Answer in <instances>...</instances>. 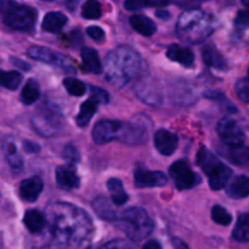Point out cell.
<instances>
[{"instance_id":"6da1fadb","label":"cell","mask_w":249,"mask_h":249,"mask_svg":"<svg viewBox=\"0 0 249 249\" xmlns=\"http://www.w3.org/2000/svg\"><path fill=\"white\" fill-rule=\"evenodd\" d=\"M51 243L56 249H75L91 238L92 221L84 211L71 203H53L49 207Z\"/></svg>"},{"instance_id":"7a4b0ae2","label":"cell","mask_w":249,"mask_h":249,"mask_svg":"<svg viewBox=\"0 0 249 249\" xmlns=\"http://www.w3.org/2000/svg\"><path fill=\"white\" fill-rule=\"evenodd\" d=\"M141 65L142 61L135 50L125 46L114 49L107 56V80L117 87H123L139 74Z\"/></svg>"},{"instance_id":"3957f363","label":"cell","mask_w":249,"mask_h":249,"mask_svg":"<svg viewBox=\"0 0 249 249\" xmlns=\"http://www.w3.org/2000/svg\"><path fill=\"white\" fill-rule=\"evenodd\" d=\"M216 28V19L213 15L198 9H189L182 12L177 24L180 38L189 43H201Z\"/></svg>"},{"instance_id":"277c9868","label":"cell","mask_w":249,"mask_h":249,"mask_svg":"<svg viewBox=\"0 0 249 249\" xmlns=\"http://www.w3.org/2000/svg\"><path fill=\"white\" fill-rule=\"evenodd\" d=\"M122 230L134 242L142 241L153 230V223L148 214L139 207H130L122 213L117 220Z\"/></svg>"},{"instance_id":"5b68a950","label":"cell","mask_w":249,"mask_h":249,"mask_svg":"<svg viewBox=\"0 0 249 249\" xmlns=\"http://www.w3.org/2000/svg\"><path fill=\"white\" fill-rule=\"evenodd\" d=\"M197 163L208 177L209 186L214 191L221 190L228 185L232 175V170L224 164L213 152L206 147H202L197 153Z\"/></svg>"},{"instance_id":"8992f818","label":"cell","mask_w":249,"mask_h":249,"mask_svg":"<svg viewBox=\"0 0 249 249\" xmlns=\"http://www.w3.org/2000/svg\"><path fill=\"white\" fill-rule=\"evenodd\" d=\"M0 15L4 23L15 31H31L36 19V12L33 7L15 1L0 2Z\"/></svg>"},{"instance_id":"52a82bcc","label":"cell","mask_w":249,"mask_h":249,"mask_svg":"<svg viewBox=\"0 0 249 249\" xmlns=\"http://www.w3.org/2000/svg\"><path fill=\"white\" fill-rule=\"evenodd\" d=\"M32 124L34 129L44 138H51L62 128L63 118L57 107L45 104L33 117Z\"/></svg>"},{"instance_id":"ba28073f","label":"cell","mask_w":249,"mask_h":249,"mask_svg":"<svg viewBox=\"0 0 249 249\" xmlns=\"http://www.w3.org/2000/svg\"><path fill=\"white\" fill-rule=\"evenodd\" d=\"M170 175L179 190H189L201 182V178L191 169L187 160H178L173 163L169 169Z\"/></svg>"},{"instance_id":"9c48e42d","label":"cell","mask_w":249,"mask_h":249,"mask_svg":"<svg viewBox=\"0 0 249 249\" xmlns=\"http://www.w3.org/2000/svg\"><path fill=\"white\" fill-rule=\"evenodd\" d=\"M146 121H148V119L145 116V118H134L129 123H123L119 140L126 145L131 146L141 145V143L146 142L148 138V126L145 124Z\"/></svg>"},{"instance_id":"30bf717a","label":"cell","mask_w":249,"mask_h":249,"mask_svg":"<svg viewBox=\"0 0 249 249\" xmlns=\"http://www.w3.org/2000/svg\"><path fill=\"white\" fill-rule=\"evenodd\" d=\"M219 136L225 146H240L245 142V133L231 118H223L216 126Z\"/></svg>"},{"instance_id":"8fae6325","label":"cell","mask_w":249,"mask_h":249,"mask_svg":"<svg viewBox=\"0 0 249 249\" xmlns=\"http://www.w3.org/2000/svg\"><path fill=\"white\" fill-rule=\"evenodd\" d=\"M123 123L117 121H100L92 129V140L97 145L111 142L112 140L119 139Z\"/></svg>"},{"instance_id":"7c38bea8","label":"cell","mask_w":249,"mask_h":249,"mask_svg":"<svg viewBox=\"0 0 249 249\" xmlns=\"http://www.w3.org/2000/svg\"><path fill=\"white\" fill-rule=\"evenodd\" d=\"M27 55L29 57L34 58V60L41 61L44 63H49V65L60 66V67H70L68 66V57H65L61 53H55V51L50 50L44 46H31L27 50Z\"/></svg>"},{"instance_id":"4fadbf2b","label":"cell","mask_w":249,"mask_h":249,"mask_svg":"<svg viewBox=\"0 0 249 249\" xmlns=\"http://www.w3.org/2000/svg\"><path fill=\"white\" fill-rule=\"evenodd\" d=\"M134 181L138 187H162L168 182L167 175L162 172H151L138 168L134 173Z\"/></svg>"},{"instance_id":"5bb4252c","label":"cell","mask_w":249,"mask_h":249,"mask_svg":"<svg viewBox=\"0 0 249 249\" xmlns=\"http://www.w3.org/2000/svg\"><path fill=\"white\" fill-rule=\"evenodd\" d=\"M179 139L175 134L165 129H160L155 134V146L158 152L164 156H170L177 151Z\"/></svg>"},{"instance_id":"9a60e30c","label":"cell","mask_w":249,"mask_h":249,"mask_svg":"<svg viewBox=\"0 0 249 249\" xmlns=\"http://www.w3.org/2000/svg\"><path fill=\"white\" fill-rule=\"evenodd\" d=\"M43 180L39 177H32L24 179L19 185V196L27 202H34L38 199L39 195L43 191Z\"/></svg>"},{"instance_id":"2e32d148","label":"cell","mask_w":249,"mask_h":249,"mask_svg":"<svg viewBox=\"0 0 249 249\" xmlns=\"http://www.w3.org/2000/svg\"><path fill=\"white\" fill-rule=\"evenodd\" d=\"M56 182L60 189L73 190L79 187L80 180L72 168L58 167L56 169Z\"/></svg>"},{"instance_id":"e0dca14e","label":"cell","mask_w":249,"mask_h":249,"mask_svg":"<svg viewBox=\"0 0 249 249\" xmlns=\"http://www.w3.org/2000/svg\"><path fill=\"white\" fill-rule=\"evenodd\" d=\"M167 56L174 62L180 63V65L185 66V67H191L195 63V55L189 48L186 46L178 45H170L167 50Z\"/></svg>"},{"instance_id":"ac0fdd59","label":"cell","mask_w":249,"mask_h":249,"mask_svg":"<svg viewBox=\"0 0 249 249\" xmlns=\"http://www.w3.org/2000/svg\"><path fill=\"white\" fill-rule=\"evenodd\" d=\"M229 197L235 199H242L249 196V178L246 175H238L233 178L232 181L226 189Z\"/></svg>"},{"instance_id":"d6986e66","label":"cell","mask_w":249,"mask_h":249,"mask_svg":"<svg viewBox=\"0 0 249 249\" xmlns=\"http://www.w3.org/2000/svg\"><path fill=\"white\" fill-rule=\"evenodd\" d=\"M23 223L32 233H39L46 228V216L36 209H31L24 214Z\"/></svg>"},{"instance_id":"ffe728a7","label":"cell","mask_w":249,"mask_h":249,"mask_svg":"<svg viewBox=\"0 0 249 249\" xmlns=\"http://www.w3.org/2000/svg\"><path fill=\"white\" fill-rule=\"evenodd\" d=\"M223 153L231 163L236 165H245L249 163V147L246 145L226 146Z\"/></svg>"},{"instance_id":"44dd1931","label":"cell","mask_w":249,"mask_h":249,"mask_svg":"<svg viewBox=\"0 0 249 249\" xmlns=\"http://www.w3.org/2000/svg\"><path fill=\"white\" fill-rule=\"evenodd\" d=\"M92 208L96 212L97 215L100 218L105 219V220L108 221H117L119 218L118 212L114 211V208L112 207L111 202L108 201L105 197H97L96 199L92 203Z\"/></svg>"},{"instance_id":"7402d4cb","label":"cell","mask_w":249,"mask_h":249,"mask_svg":"<svg viewBox=\"0 0 249 249\" xmlns=\"http://www.w3.org/2000/svg\"><path fill=\"white\" fill-rule=\"evenodd\" d=\"M202 58H203V62L211 67L218 68V70H225L228 67V63H226L224 56L213 45L204 46V49L202 50Z\"/></svg>"},{"instance_id":"603a6c76","label":"cell","mask_w":249,"mask_h":249,"mask_svg":"<svg viewBox=\"0 0 249 249\" xmlns=\"http://www.w3.org/2000/svg\"><path fill=\"white\" fill-rule=\"evenodd\" d=\"M82 62L83 68L87 72L99 74L102 71L101 61H100L99 53L91 48H84L82 50Z\"/></svg>"},{"instance_id":"cb8c5ba5","label":"cell","mask_w":249,"mask_h":249,"mask_svg":"<svg viewBox=\"0 0 249 249\" xmlns=\"http://www.w3.org/2000/svg\"><path fill=\"white\" fill-rule=\"evenodd\" d=\"M130 24L138 33L142 34L145 36H151L156 33V26L155 22L147 16L143 15H134L130 17Z\"/></svg>"},{"instance_id":"d4e9b609","label":"cell","mask_w":249,"mask_h":249,"mask_svg":"<svg viewBox=\"0 0 249 249\" xmlns=\"http://www.w3.org/2000/svg\"><path fill=\"white\" fill-rule=\"evenodd\" d=\"M66 23H67V17L62 12L53 11L45 15L41 27L44 31L49 32V33H58Z\"/></svg>"},{"instance_id":"484cf974","label":"cell","mask_w":249,"mask_h":249,"mask_svg":"<svg viewBox=\"0 0 249 249\" xmlns=\"http://www.w3.org/2000/svg\"><path fill=\"white\" fill-rule=\"evenodd\" d=\"M107 187H108V191L111 192V199L114 206H123L128 202L129 197L126 192L124 191L121 180L116 179V178L109 179L107 181Z\"/></svg>"},{"instance_id":"4316f807","label":"cell","mask_w":249,"mask_h":249,"mask_svg":"<svg viewBox=\"0 0 249 249\" xmlns=\"http://www.w3.org/2000/svg\"><path fill=\"white\" fill-rule=\"evenodd\" d=\"M97 106H99V102L95 99H92V97L87 100V101L82 105V107H80V111L79 113H78L77 119H75L78 125L82 126V128L83 126L88 125V124L90 123V121H91L92 117H94L95 112L97 111Z\"/></svg>"},{"instance_id":"83f0119b","label":"cell","mask_w":249,"mask_h":249,"mask_svg":"<svg viewBox=\"0 0 249 249\" xmlns=\"http://www.w3.org/2000/svg\"><path fill=\"white\" fill-rule=\"evenodd\" d=\"M237 242H249V214H241L232 232Z\"/></svg>"},{"instance_id":"f1b7e54d","label":"cell","mask_w":249,"mask_h":249,"mask_svg":"<svg viewBox=\"0 0 249 249\" xmlns=\"http://www.w3.org/2000/svg\"><path fill=\"white\" fill-rule=\"evenodd\" d=\"M39 96H40V90H39L38 82L34 79H29L22 89L21 101L24 105H33L34 102L38 101Z\"/></svg>"},{"instance_id":"f546056e","label":"cell","mask_w":249,"mask_h":249,"mask_svg":"<svg viewBox=\"0 0 249 249\" xmlns=\"http://www.w3.org/2000/svg\"><path fill=\"white\" fill-rule=\"evenodd\" d=\"M21 82L22 75L16 71H0V85L5 89L16 90Z\"/></svg>"},{"instance_id":"4dcf8cb0","label":"cell","mask_w":249,"mask_h":249,"mask_svg":"<svg viewBox=\"0 0 249 249\" xmlns=\"http://www.w3.org/2000/svg\"><path fill=\"white\" fill-rule=\"evenodd\" d=\"M4 151H5V156H6L7 162H9V164L11 165L12 168H15V169H19V168H22L23 160H22L18 151H17L16 145H15L12 141L9 140L4 143Z\"/></svg>"},{"instance_id":"1f68e13d","label":"cell","mask_w":249,"mask_h":249,"mask_svg":"<svg viewBox=\"0 0 249 249\" xmlns=\"http://www.w3.org/2000/svg\"><path fill=\"white\" fill-rule=\"evenodd\" d=\"M102 15L101 5L96 0H89L83 5L82 16L87 19H97Z\"/></svg>"},{"instance_id":"d6a6232c","label":"cell","mask_w":249,"mask_h":249,"mask_svg":"<svg viewBox=\"0 0 249 249\" xmlns=\"http://www.w3.org/2000/svg\"><path fill=\"white\" fill-rule=\"evenodd\" d=\"M63 85H65L68 94L73 95V96H83L87 91V87H85L84 83L75 79V78H66L63 80Z\"/></svg>"},{"instance_id":"836d02e7","label":"cell","mask_w":249,"mask_h":249,"mask_svg":"<svg viewBox=\"0 0 249 249\" xmlns=\"http://www.w3.org/2000/svg\"><path fill=\"white\" fill-rule=\"evenodd\" d=\"M212 219H213L216 224L224 226L230 225L231 221H232L231 214L229 213L225 208H223V207L220 206L213 207V209H212Z\"/></svg>"},{"instance_id":"e575fe53","label":"cell","mask_w":249,"mask_h":249,"mask_svg":"<svg viewBox=\"0 0 249 249\" xmlns=\"http://www.w3.org/2000/svg\"><path fill=\"white\" fill-rule=\"evenodd\" d=\"M235 90L241 101L249 104V78H242L235 85Z\"/></svg>"},{"instance_id":"d590c367","label":"cell","mask_w":249,"mask_h":249,"mask_svg":"<svg viewBox=\"0 0 249 249\" xmlns=\"http://www.w3.org/2000/svg\"><path fill=\"white\" fill-rule=\"evenodd\" d=\"M235 26L238 29H246L249 27V10H241L235 18Z\"/></svg>"},{"instance_id":"8d00e7d4","label":"cell","mask_w":249,"mask_h":249,"mask_svg":"<svg viewBox=\"0 0 249 249\" xmlns=\"http://www.w3.org/2000/svg\"><path fill=\"white\" fill-rule=\"evenodd\" d=\"M63 157L71 163H75L80 160L79 152H78L77 148L72 145H66L63 148Z\"/></svg>"},{"instance_id":"74e56055","label":"cell","mask_w":249,"mask_h":249,"mask_svg":"<svg viewBox=\"0 0 249 249\" xmlns=\"http://www.w3.org/2000/svg\"><path fill=\"white\" fill-rule=\"evenodd\" d=\"M90 97L96 100L99 104H107L109 100L108 92H107L106 90L101 89V88H95V87L91 88V95H90Z\"/></svg>"},{"instance_id":"f35d334b","label":"cell","mask_w":249,"mask_h":249,"mask_svg":"<svg viewBox=\"0 0 249 249\" xmlns=\"http://www.w3.org/2000/svg\"><path fill=\"white\" fill-rule=\"evenodd\" d=\"M99 249H135L130 243L125 242L123 240H116V241H111L108 243H105L102 245Z\"/></svg>"},{"instance_id":"ab89813d","label":"cell","mask_w":249,"mask_h":249,"mask_svg":"<svg viewBox=\"0 0 249 249\" xmlns=\"http://www.w3.org/2000/svg\"><path fill=\"white\" fill-rule=\"evenodd\" d=\"M87 34L95 41H102L105 39V32L100 27L90 26L87 28Z\"/></svg>"},{"instance_id":"60d3db41","label":"cell","mask_w":249,"mask_h":249,"mask_svg":"<svg viewBox=\"0 0 249 249\" xmlns=\"http://www.w3.org/2000/svg\"><path fill=\"white\" fill-rule=\"evenodd\" d=\"M142 6H145V1H140V0H128L124 2V7L129 11H138V10H141Z\"/></svg>"},{"instance_id":"b9f144b4","label":"cell","mask_w":249,"mask_h":249,"mask_svg":"<svg viewBox=\"0 0 249 249\" xmlns=\"http://www.w3.org/2000/svg\"><path fill=\"white\" fill-rule=\"evenodd\" d=\"M23 148H24V151L28 153H36L40 151V147H39L38 143L33 142V141H24Z\"/></svg>"},{"instance_id":"7bdbcfd3","label":"cell","mask_w":249,"mask_h":249,"mask_svg":"<svg viewBox=\"0 0 249 249\" xmlns=\"http://www.w3.org/2000/svg\"><path fill=\"white\" fill-rule=\"evenodd\" d=\"M172 242H173V247H174L175 249H190L189 246H187L184 241L180 240V238H178V237L173 238Z\"/></svg>"},{"instance_id":"ee69618b","label":"cell","mask_w":249,"mask_h":249,"mask_svg":"<svg viewBox=\"0 0 249 249\" xmlns=\"http://www.w3.org/2000/svg\"><path fill=\"white\" fill-rule=\"evenodd\" d=\"M169 4V1H165V0H151V1H145V6H165V5Z\"/></svg>"},{"instance_id":"f6af8a7d","label":"cell","mask_w":249,"mask_h":249,"mask_svg":"<svg viewBox=\"0 0 249 249\" xmlns=\"http://www.w3.org/2000/svg\"><path fill=\"white\" fill-rule=\"evenodd\" d=\"M12 63H14L16 67L21 68V70H24V71H28L29 68H31V66H29L28 63L23 62V61L18 60V58H12Z\"/></svg>"},{"instance_id":"bcb514c9","label":"cell","mask_w":249,"mask_h":249,"mask_svg":"<svg viewBox=\"0 0 249 249\" xmlns=\"http://www.w3.org/2000/svg\"><path fill=\"white\" fill-rule=\"evenodd\" d=\"M142 249H162V246L158 241H148L147 243L143 245Z\"/></svg>"},{"instance_id":"7dc6e473","label":"cell","mask_w":249,"mask_h":249,"mask_svg":"<svg viewBox=\"0 0 249 249\" xmlns=\"http://www.w3.org/2000/svg\"><path fill=\"white\" fill-rule=\"evenodd\" d=\"M156 15H157L158 17H160V18H169L170 17V14L168 11H165V10H158V11L156 12Z\"/></svg>"},{"instance_id":"c3c4849f","label":"cell","mask_w":249,"mask_h":249,"mask_svg":"<svg viewBox=\"0 0 249 249\" xmlns=\"http://www.w3.org/2000/svg\"><path fill=\"white\" fill-rule=\"evenodd\" d=\"M243 4H245L246 6L248 7V10H249V1H243Z\"/></svg>"},{"instance_id":"681fc988","label":"cell","mask_w":249,"mask_h":249,"mask_svg":"<svg viewBox=\"0 0 249 249\" xmlns=\"http://www.w3.org/2000/svg\"><path fill=\"white\" fill-rule=\"evenodd\" d=\"M248 78H249V70H248Z\"/></svg>"}]
</instances>
